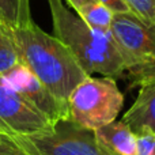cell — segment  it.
<instances>
[{
    "label": "cell",
    "mask_w": 155,
    "mask_h": 155,
    "mask_svg": "<svg viewBox=\"0 0 155 155\" xmlns=\"http://www.w3.org/2000/svg\"><path fill=\"white\" fill-rule=\"evenodd\" d=\"M19 60L57 98L67 101L72 90L88 75L74 53L54 35L48 34L33 19L8 31Z\"/></svg>",
    "instance_id": "1"
},
{
    "label": "cell",
    "mask_w": 155,
    "mask_h": 155,
    "mask_svg": "<svg viewBox=\"0 0 155 155\" xmlns=\"http://www.w3.org/2000/svg\"><path fill=\"white\" fill-rule=\"evenodd\" d=\"M53 34L74 53L87 75L125 78V68L113 34L93 30L63 0H48Z\"/></svg>",
    "instance_id": "2"
},
{
    "label": "cell",
    "mask_w": 155,
    "mask_h": 155,
    "mask_svg": "<svg viewBox=\"0 0 155 155\" xmlns=\"http://www.w3.org/2000/svg\"><path fill=\"white\" fill-rule=\"evenodd\" d=\"M112 34L131 84L142 87L155 82V25L132 12L114 14Z\"/></svg>",
    "instance_id": "3"
},
{
    "label": "cell",
    "mask_w": 155,
    "mask_h": 155,
    "mask_svg": "<svg viewBox=\"0 0 155 155\" xmlns=\"http://www.w3.org/2000/svg\"><path fill=\"white\" fill-rule=\"evenodd\" d=\"M70 118L87 129L95 131L116 121L124 105V95L112 78L88 75L67 99Z\"/></svg>",
    "instance_id": "4"
},
{
    "label": "cell",
    "mask_w": 155,
    "mask_h": 155,
    "mask_svg": "<svg viewBox=\"0 0 155 155\" xmlns=\"http://www.w3.org/2000/svg\"><path fill=\"white\" fill-rule=\"evenodd\" d=\"M14 136L33 155H109L98 144L95 132L71 118L59 121L48 131Z\"/></svg>",
    "instance_id": "5"
},
{
    "label": "cell",
    "mask_w": 155,
    "mask_h": 155,
    "mask_svg": "<svg viewBox=\"0 0 155 155\" xmlns=\"http://www.w3.org/2000/svg\"><path fill=\"white\" fill-rule=\"evenodd\" d=\"M2 80L18 91L31 106H34L48 121L54 125L61 120H70L68 102L57 98L26 65L22 63L3 74Z\"/></svg>",
    "instance_id": "6"
},
{
    "label": "cell",
    "mask_w": 155,
    "mask_h": 155,
    "mask_svg": "<svg viewBox=\"0 0 155 155\" xmlns=\"http://www.w3.org/2000/svg\"><path fill=\"white\" fill-rule=\"evenodd\" d=\"M0 120L12 135H33L48 131L52 124L18 91L0 78Z\"/></svg>",
    "instance_id": "7"
},
{
    "label": "cell",
    "mask_w": 155,
    "mask_h": 155,
    "mask_svg": "<svg viewBox=\"0 0 155 155\" xmlns=\"http://www.w3.org/2000/svg\"><path fill=\"white\" fill-rule=\"evenodd\" d=\"M121 121L129 125L136 135H155V82L140 87L135 102Z\"/></svg>",
    "instance_id": "8"
},
{
    "label": "cell",
    "mask_w": 155,
    "mask_h": 155,
    "mask_svg": "<svg viewBox=\"0 0 155 155\" xmlns=\"http://www.w3.org/2000/svg\"><path fill=\"white\" fill-rule=\"evenodd\" d=\"M94 132L98 144L109 155H136L137 135L124 121H113Z\"/></svg>",
    "instance_id": "9"
},
{
    "label": "cell",
    "mask_w": 155,
    "mask_h": 155,
    "mask_svg": "<svg viewBox=\"0 0 155 155\" xmlns=\"http://www.w3.org/2000/svg\"><path fill=\"white\" fill-rule=\"evenodd\" d=\"M31 21L29 0H0V27L5 31Z\"/></svg>",
    "instance_id": "10"
},
{
    "label": "cell",
    "mask_w": 155,
    "mask_h": 155,
    "mask_svg": "<svg viewBox=\"0 0 155 155\" xmlns=\"http://www.w3.org/2000/svg\"><path fill=\"white\" fill-rule=\"evenodd\" d=\"M76 14L91 27L93 30L110 34L112 33V25L114 14L109 7L102 4L101 2H91L83 5L76 11Z\"/></svg>",
    "instance_id": "11"
},
{
    "label": "cell",
    "mask_w": 155,
    "mask_h": 155,
    "mask_svg": "<svg viewBox=\"0 0 155 155\" xmlns=\"http://www.w3.org/2000/svg\"><path fill=\"white\" fill-rule=\"evenodd\" d=\"M19 63L21 60H19V54L14 46L12 38L8 34V31L0 27V76Z\"/></svg>",
    "instance_id": "12"
},
{
    "label": "cell",
    "mask_w": 155,
    "mask_h": 155,
    "mask_svg": "<svg viewBox=\"0 0 155 155\" xmlns=\"http://www.w3.org/2000/svg\"><path fill=\"white\" fill-rule=\"evenodd\" d=\"M123 2L140 21L155 25V0H123Z\"/></svg>",
    "instance_id": "13"
},
{
    "label": "cell",
    "mask_w": 155,
    "mask_h": 155,
    "mask_svg": "<svg viewBox=\"0 0 155 155\" xmlns=\"http://www.w3.org/2000/svg\"><path fill=\"white\" fill-rule=\"evenodd\" d=\"M0 155H33L26 151L12 134L0 131Z\"/></svg>",
    "instance_id": "14"
},
{
    "label": "cell",
    "mask_w": 155,
    "mask_h": 155,
    "mask_svg": "<svg viewBox=\"0 0 155 155\" xmlns=\"http://www.w3.org/2000/svg\"><path fill=\"white\" fill-rule=\"evenodd\" d=\"M136 155H155V135L153 134L137 135Z\"/></svg>",
    "instance_id": "15"
},
{
    "label": "cell",
    "mask_w": 155,
    "mask_h": 155,
    "mask_svg": "<svg viewBox=\"0 0 155 155\" xmlns=\"http://www.w3.org/2000/svg\"><path fill=\"white\" fill-rule=\"evenodd\" d=\"M97 2H101L102 4H105L106 7H109L113 12L116 14H123V12H131L128 8V5L123 2V0H97Z\"/></svg>",
    "instance_id": "16"
},
{
    "label": "cell",
    "mask_w": 155,
    "mask_h": 155,
    "mask_svg": "<svg viewBox=\"0 0 155 155\" xmlns=\"http://www.w3.org/2000/svg\"><path fill=\"white\" fill-rule=\"evenodd\" d=\"M67 2H68V4H70V7L76 12L83 5L88 4V3H91V2H95V0H67Z\"/></svg>",
    "instance_id": "17"
},
{
    "label": "cell",
    "mask_w": 155,
    "mask_h": 155,
    "mask_svg": "<svg viewBox=\"0 0 155 155\" xmlns=\"http://www.w3.org/2000/svg\"><path fill=\"white\" fill-rule=\"evenodd\" d=\"M0 131H3V132H7V134H11V132H10V129L7 128V125H5V124L3 123L2 120H0Z\"/></svg>",
    "instance_id": "18"
}]
</instances>
